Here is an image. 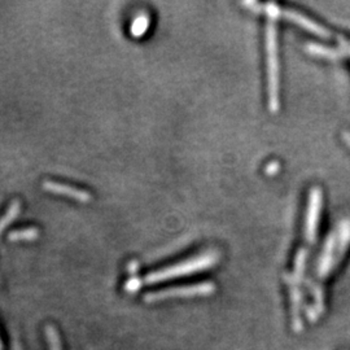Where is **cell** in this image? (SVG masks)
Masks as SVG:
<instances>
[{
    "label": "cell",
    "instance_id": "cell-1",
    "mask_svg": "<svg viewBox=\"0 0 350 350\" xmlns=\"http://www.w3.org/2000/svg\"><path fill=\"white\" fill-rule=\"evenodd\" d=\"M267 16L266 23V70H267V99L271 112L279 109L280 92V64H279V44H278V5L267 3L261 5Z\"/></svg>",
    "mask_w": 350,
    "mask_h": 350
},
{
    "label": "cell",
    "instance_id": "cell-2",
    "mask_svg": "<svg viewBox=\"0 0 350 350\" xmlns=\"http://www.w3.org/2000/svg\"><path fill=\"white\" fill-rule=\"evenodd\" d=\"M350 247V219H344L328 235L315 262V282L325 283L342 261Z\"/></svg>",
    "mask_w": 350,
    "mask_h": 350
},
{
    "label": "cell",
    "instance_id": "cell-3",
    "mask_svg": "<svg viewBox=\"0 0 350 350\" xmlns=\"http://www.w3.org/2000/svg\"><path fill=\"white\" fill-rule=\"evenodd\" d=\"M219 260V253L214 250H208L200 254H196L188 260H185L182 262L174 263L172 266L163 267L159 271L150 273L143 279H140V284H157L161 282H166L175 278H182V276L193 275L196 273L205 271L208 269L213 267Z\"/></svg>",
    "mask_w": 350,
    "mask_h": 350
},
{
    "label": "cell",
    "instance_id": "cell-4",
    "mask_svg": "<svg viewBox=\"0 0 350 350\" xmlns=\"http://www.w3.org/2000/svg\"><path fill=\"white\" fill-rule=\"evenodd\" d=\"M322 205H323L322 189L319 187L312 188L310 192H309L306 214H305V227H304L305 241L310 245H314L315 241H317V238H318Z\"/></svg>",
    "mask_w": 350,
    "mask_h": 350
},
{
    "label": "cell",
    "instance_id": "cell-5",
    "mask_svg": "<svg viewBox=\"0 0 350 350\" xmlns=\"http://www.w3.org/2000/svg\"><path fill=\"white\" fill-rule=\"evenodd\" d=\"M214 291L212 283H198L189 286H179V287L167 288L157 292H150L144 296L147 302H157V301L175 299V297H193V296H206Z\"/></svg>",
    "mask_w": 350,
    "mask_h": 350
},
{
    "label": "cell",
    "instance_id": "cell-6",
    "mask_svg": "<svg viewBox=\"0 0 350 350\" xmlns=\"http://www.w3.org/2000/svg\"><path fill=\"white\" fill-rule=\"evenodd\" d=\"M278 12H279V18L284 17L289 23L300 26L301 29L306 30L308 33L313 34L315 37L325 38V39L331 38V33L325 29V26L315 23L310 17L305 16L304 13L297 12L295 10H284L280 7L278 8Z\"/></svg>",
    "mask_w": 350,
    "mask_h": 350
},
{
    "label": "cell",
    "instance_id": "cell-7",
    "mask_svg": "<svg viewBox=\"0 0 350 350\" xmlns=\"http://www.w3.org/2000/svg\"><path fill=\"white\" fill-rule=\"evenodd\" d=\"M43 189L50 192V193H56V195H62V196H68L73 200L78 201V202H90L92 200L91 193L81 189V188H75L69 185H64L60 182H55V180H46L43 182Z\"/></svg>",
    "mask_w": 350,
    "mask_h": 350
},
{
    "label": "cell",
    "instance_id": "cell-8",
    "mask_svg": "<svg viewBox=\"0 0 350 350\" xmlns=\"http://www.w3.org/2000/svg\"><path fill=\"white\" fill-rule=\"evenodd\" d=\"M20 212H21V204H20V201H13L12 204L10 205V208L7 209L5 214L0 218V238H1L3 232L5 231V228L11 225V224H13V221L18 217Z\"/></svg>",
    "mask_w": 350,
    "mask_h": 350
},
{
    "label": "cell",
    "instance_id": "cell-9",
    "mask_svg": "<svg viewBox=\"0 0 350 350\" xmlns=\"http://www.w3.org/2000/svg\"><path fill=\"white\" fill-rule=\"evenodd\" d=\"M39 237V230L37 227H26L13 230L8 234L10 241H33Z\"/></svg>",
    "mask_w": 350,
    "mask_h": 350
},
{
    "label": "cell",
    "instance_id": "cell-10",
    "mask_svg": "<svg viewBox=\"0 0 350 350\" xmlns=\"http://www.w3.org/2000/svg\"><path fill=\"white\" fill-rule=\"evenodd\" d=\"M150 26V16L147 13H139L138 16L134 18L131 24V34L133 37H143Z\"/></svg>",
    "mask_w": 350,
    "mask_h": 350
},
{
    "label": "cell",
    "instance_id": "cell-11",
    "mask_svg": "<svg viewBox=\"0 0 350 350\" xmlns=\"http://www.w3.org/2000/svg\"><path fill=\"white\" fill-rule=\"evenodd\" d=\"M47 340H49V347L50 350H63L62 349V341L59 338V334L55 327L49 325L47 327Z\"/></svg>",
    "mask_w": 350,
    "mask_h": 350
},
{
    "label": "cell",
    "instance_id": "cell-12",
    "mask_svg": "<svg viewBox=\"0 0 350 350\" xmlns=\"http://www.w3.org/2000/svg\"><path fill=\"white\" fill-rule=\"evenodd\" d=\"M338 44H340V51L342 55V59L350 57V40L348 38H338Z\"/></svg>",
    "mask_w": 350,
    "mask_h": 350
},
{
    "label": "cell",
    "instance_id": "cell-13",
    "mask_svg": "<svg viewBox=\"0 0 350 350\" xmlns=\"http://www.w3.org/2000/svg\"><path fill=\"white\" fill-rule=\"evenodd\" d=\"M342 139H344V142H345V144L348 146V148L350 150V133L348 131H345V133H342Z\"/></svg>",
    "mask_w": 350,
    "mask_h": 350
},
{
    "label": "cell",
    "instance_id": "cell-14",
    "mask_svg": "<svg viewBox=\"0 0 350 350\" xmlns=\"http://www.w3.org/2000/svg\"><path fill=\"white\" fill-rule=\"evenodd\" d=\"M0 350H1V342H0Z\"/></svg>",
    "mask_w": 350,
    "mask_h": 350
}]
</instances>
